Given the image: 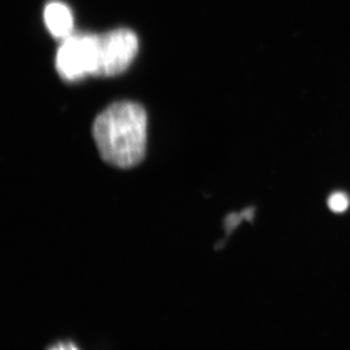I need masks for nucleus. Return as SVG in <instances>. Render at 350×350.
Segmentation results:
<instances>
[{"label":"nucleus","instance_id":"4","mask_svg":"<svg viewBox=\"0 0 350 350\" xmlns=\"http://www.w3.org/2000/svg\"><path fill=\"white\" fill-rule=\"evenodd\" d=\"M44 21L54 38L66 39L72 36L73 15L66 4L59 1L50 2L44 10Z\"/></svg>","mask_w":350,"mask_h":350},{"label":"nucleus","instance_id":"6","mask_svg":"<svg viewBox=\"0 0 350 350\" xmlns=\"http://www.w3.org/2000/svg\"><path fill=\"white\" fill-rule=\"evenodd\" d=\"M49 350H79L77 347L72 342H59L54 347H51Z\"/></svg>","mask_w":350,"mask_h":350},{"label":"nucleus","instance_id":"2","mask_svg":"<svg viewBox=\"0 0 350 350\" xmlns=\"http://www.w3.org/2000/svg\"><path fill=\"white\" fill-rule=\"evenodd\" d=\"M138 40L130 29H115L96 36V66L94 75L114 76L123 72L137 56Z\"/></svg>","mask_w":350,"mask_h":350},{"label":"nucleus","instance_id":"3","mask_svg":"<svg viewBox=\"0 0 350 350\" xmlns=\"http://www.w3.org/2000/svg\"><path fill=\"white\" fill-rule=\"evenodd\" d=\"M56 66L59 75L68 81L94 75L96 66V36L72 34L64 39L57 51Z\"/></svg>","mask_w":350,"mask_h":350},{"label":"nucleus","instance_id":"1","mask_svg":"<svg viewBox=\"0 0 350 350\" xmlns=\"http://www.w3.org/2000/svg\"><path fill=\"white\" fill-rule=\"evenodd\" d=\"M93 137L100 158L118 169H131L144 161L147 147V114L133 101L112 103L96 116Z\"/></svg>","mask_w":350,"mask_h":350},{"label":"nucleus","instance_id":"5","mask_svg":"<svg viewBox=\"0 0 350 350\" xmlns=\"http://www.w3.org/2000/svg\"><path fill=\"white\" fill-rule=\"evenodd\" d=\"M328 206L334 213H344L349 206V197L344 193H334L328 199Z\"/></svg>","mask_w":350,"mask_h":350}]
</instances>
